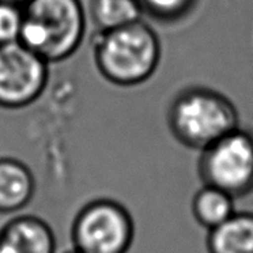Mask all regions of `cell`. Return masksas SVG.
I'll list each match as a JSON object with an SVG mask.
<instances>
[{"mask_svg":"<svg viewBox=\"0 0 253 253\" xmlns=\"http://www.w3.org/2000/svg\"><path fill=\"white\" fill-rule=\"evenodd\" d=\"M0 1H6V3H12V4H18V6H26L30 0H0Z\"/></svg>","mask_w":253,"mask_h":253,"instance_id":"5bb4252c","label":"cell"},{"mask_svg":"<svg viewBox=\"0 0 253 253\" xmlns=\"http://www.w3.org/2000/svg\"><path fill=\"white\" fill-rule=\"evenodd\" d=\"M64 253H81V252H78V251H75V249H71V251H68V252H64Z\"/></svg>","mask_w":253,"mask_h":253,"instance_id":"9a60e30c","label":"cell"},{"mask_svg":"<svg viewBox=\"0 0 253 253\" xmlns=\"http://www.w3.org/2000/svg\"><path fill=\"white\" fill-rule=\"evenodd\" d=\"M93 60L105 81L120 87L147 82L161 61V41L149 23L138 21L124 28L95 32Z\"/></svg>","mask_w":253,"mask_h":253,"instance_id":"6da1fadb","label":"cell"},{"mask_svg":"<svg viewBox=\"0 0 253 253\" xmlns=\"http://www.w3.org/2000/svg\"><path fill=\"white\" fill-rule=\"evenodd\" d=\"M36 188V177L25 162L0 157V214H19L33 200Z\"/></svg>","mask_w":253,"mask_h":253,"instance_id":"ba28073f","label":"cell"},{"mask_svg":"<svg viewBox=\"0 0 253 253\" xmlns=\"http://www.w3.org/2000/svg\"><path fill=\"white\" fill-rule=\"evenodd\" d=\"M166 119L173 138L198 151L240 126V115L231 99L203 86L181 90L169 105Z\"/></svg>","mask_w":253,"mask_h":253,"instance_id":"7a4b0ae2","label":"cell"},{"mask_svg":"<svg viewBox=\"0 0 253 253\" xmlns=\"http://www.w3.org/2000/svg\"><path fill=\"white\" fill-rule=\"evenodd\" d=\"M209 253H253V212H236L207 236Z\"/></svg>","mask_w":253,"mask_h":253,"instance_id":"9c48e42d","label":"cell"},{"mask_svg":"<svg viewBox=\"0 0 253 253\" xmlns=\"http://www.w3.org/2000/svg\"><path fill=\"white\" fill-rule=\"evenodd\" d=\"M22 23V6L0 1V44L19 41Z\"/></svg>","mask_w":253,"mask_h":253,"instance_id":"4fadbf2b","label":"cell"},{"mask_svg":"<svg viewBox=\"0 0 253 253\" xmlns=\"http://www.w3.org/2000/svg\"><path fill=\"white\" fill-rule=\"evenodd\" d=\"M49 79V63L19 41L0 44V106L22 109L36 102Z\"/></svg>","mask_w":253,"mask_h":253,"instance_id":"8992f818","label":"cell"},{"mask_svg":"<svg viewBox=\"0 0 253 253\" xmlns=\"http://www.w3.org/2000/svg\"><path fill=\"white\" fill-rule=\"evenodd\" d=\"M143 15L161 23H178L198 7L199 0H139Z\"/></svg>","mask_w":253,"mask_h":253,"instance_id":"7c38bea8","label":"cell"},{"mask_svg":"<svg viewBox=\"0 0 253 253\" xmlns=\"http://www.w3.org/2000/svg\"><path fill=\"white\" fill-rule=\"evenodd\" d=\"M198 170L203 184L234 199L253 192V133L238 126L200 151Z\"/></svg>","mask_w":253,"mask_h":253,"instance_id":"5b68a950","label":"cell"},{"mask_svg":"<svg viewBox=\"0 0 253 253\" xmlns=\"http://www.w3.org/2000/svg\"><path fill=\"white\" fill-rule=\"evenodd\" d=\"M87 15L82 0H30L23 6L19 42L59 63L71 57L82 45Z\"/></svg>","mask_w":253,"mask_h":253,"instance_id":"3957f363","label":"cell"},{"mask_svg":"<svg viewBox=\"0 0 253 253\" xmlns=\"http://www.w3.org/2000/svg\"><path fill=\"white\" fill-rule=\"evenodd\" d=\"M70 236L72 249L81 253H128L135 238V223L120 202L97 198L78 210Z\"/></svg>","mask_w":253,"mask_h":253,"instance_id":"277c9868","label":"cell"},{"mask_svg":"<svg viewBox=\"0 0 253 253\" xmlns=\"http://www.w3.org/2000/svg\"><path fill=\"white\" fill-rule=\"evenodd\" d=\"M52 226L41 216L15 214L0 226V253H56Z\"/></svg>","mask_w":253,"mask_h":253,"instance_id":"52a82bcc","label":"cell"},{"mask_svg":"<svg viewBox=\"0 0 253 253\" xmlns=\"http://www.w3.org/2000/svg\"><path fill=\"white\" fill-rule=\"evenodd\" d=\"M87 15L95 32H108L142 21L139 0H90Z\"/></svg>","mask_w":253,"mask_h":253,"instance_id":"8fae6325","label":"cell"},{"mask_svg":"<svg viewBox=\"0 0 253 253\" xmlns=\"http://www.w3.org/2000/svg\"><path fill=\"white\" fill-rule=\"evenodd\" d=\"M236 199L219 188L203 184V187L193 195L192 215L203 229L211 231L223 225L236 214Z\"/></svg>","mask_w":253,"mask_h":253,"instance_id":"30bf717a","label":"cell"}]
</instances>
